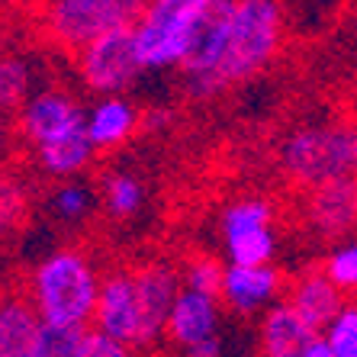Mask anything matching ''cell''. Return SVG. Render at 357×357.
<instances>
[{
  "instance_id": "d6986e66",
  "label": "cell",
  "mask_w": 357,
  "mask_h": 357,
  "mask_svg": "<svg viewBox=\"0 0 357 357\" xmlns=\"http://www.w3.org/2000/svg\"><path fill=\"white\" fill-rule=\"evenodd\" d=\"M145 199L149 190L145 183L132 174V171H113V174L103 177V193H100V203L113 219L126 222V219H135L145 209Z\"/></svg>"
},
{
  "instance_id": "5b68a950",
  "label": "cell",
  "mask_w": 357,
  "mask_h": 357,
  "mask_svg": "<svg viewBox=\"0 0 357 357\" xmlns=\"http://www.w3.org/2000/svg\"><path fill=\"white\" fill-rule=\"evenodd\" d=\"M142 7L139 0H55L42 7V26L52 42L77 55L100 36L135 26Z\"/></svg>"
},
{
  "instance_id": "83f0119b",
  "label": "cell",
  "mask_w": 357,
  "mask_h": 357,
  "mask_svg": "<svg viewBox=\"0 0 357 357\" xmlns=\"http://www.w3.org/2000/svg\"><path fill=\"white\" fill-rule=\"evenodd\" d=\"M351 132H354V161H357V123L351 126Z\"/></svg>"
},
{
  "instance_id": "7a4b0ae2",
  "label": "cell",
  "mask_w": 357,
  "mask_h": 357,
  "mask_svg": "<svg viewBox=\"0 0 357 357\" xmlns=\"http://www.w3.org/2000/svg\"><path fill=\"white\" fill-rule=\"evenodd\" d=\"M287 13L274 0H232L222 26V55L216 68V93L255 77L277 59Z\"/></svg>"
},
{
  "instance_id": "7402d4cb",
  "label": "cell",
  "mask_w": 357,
  "mask_h": 357,
  "mask_svg": "<svg viewBox=\"0 0 357 357\" xmlns=\"http://www.w3.org/2000/svg\"><path fill=\"white\" fill-rule=\"evenodd\" d=\"M26 206H29V197L23 183L13 177H0V235L20 229V222L26 219Z\"/></svg>"
},
{
  "instance_id": "6da1fadb",
  "label": "cell",
  "mask_w": 357,
  "mask_h": 357,
  "mask_svg": "<svg viewBox=\"0 0 357 357\" xmlns=\"http://www.w3.org/2000/svg\"><path fill=\"white\" fill-rule=\"evenodd\" d=\"M103 274L91 255L77 245L45 251L26 277L23 296L33 303L42 325L68 328V332H91L97 312Z\"/></svg>"
},
{
  "instance_id": "ffe728a7",
  "label": "cell",
  "mask_w": 357,
  "mask_h": 357,
  "mask_svg": "<svg viewBox=\"0 0 357 357\" xmlns=\"http://www.w3.org/2000/svg\"><path fill=\"white\" fill-rule=\"evenodd\" d=\"M322 271L344 296H357V238L328 248V255L322 258Z\"/></svg>"
},
{
  "instance_id": "30bf717a",
  "label": "cell",
  "mask_w": 357,
  "mask_h": 357,
  "mask_svg": "<svg viewBox=\"0 0 357 357\" xmlns=\"http://www.w3.org/2000/svg\"><path fill=\"white\" fill-rule=\"evenodd\" d=\"M287 296V280L274 264L264 267H235L225 264L222 290H219V303L222 309L235 312L241 319L264 316L277 303H283Z\"/></svg>"
},
{
  "instance_id": "2e32d148",
  "label": "cell",
  "mask_w": 357,
  "mask_h": 357,
  "mask_svg": "<svg viewBox=\"0 0 357 357\" xmlns=\"http://www.w3.org/2000/svg\"><path fill=\"white\" fill-rule=\"evenodd\" d=\"M142 129V113L132 100L126 97H103L87 109V135L91 145L100 151H116Z\"/></svg>"
},
{
  "instance_id": "ba28073f",
  "label": "cell",
  "mask_w": 357,
  "mask_h": 357,
  "mask_svg": "<svg viewBox=\"0 0 357 357\" xmlns=\"http://www.w3.org/2000/svg\"><path fill=\"white\" fill-rule=\"evenodd\" d=\"M17 132L29 151H49L87 135V109L61 87H39L17 113Z\"/></svg>"
},
{
  "instance_id": "9c48e42d",
  "label": "cell",
  "mask_w": 357,
  "mask_h": 357,
  "mask_svg": "<svg viewBox=\"0 0 357 357\" xmlns=\"http://www.w3.org/2000/svg\"><path fill=\"white\" fill-rule=\"evenodd\" d=\"M145 71L135 52L132 26L129 29H113V33L100 36L84 52H77V75L84 87L93 91L100 100L103 97H123L139 75Z\"/></svg>"
},
{
  "instance_id": "5bb4252c",
  "label": "cell",
  "mask_w": 357,
  "mask_h": 357,
  "mask_svg": "<svg viewBox=\"0 0 357 357\" xmlns=\"http://www.w3.org/2000/svg\"><path fill=\"white\" fill-rule=\"evenodd\" d=\"M0 357H42V319L23 290L0 293Z\"/></svg>"
},
{
  "instance_id": "8992f818",
  "label": "cell",
  "mask_w": 357,
  "mask_h": 357,
  "mask_svg": "<svg viewBox=\"0 0 357 357\" xmlns=\"http://www.w3.org/2000/svg\"><path fill=\"white\" fill-rule=\"evenodd\" d=\"M93 332L107 335L129 351H145L158 344L149 316H145V306H142L132 267H113L103 274L97 312H93Z\"/></svg>"
},
{
  "instance_id": "d4e9b609",
  "label": "cell",
  "mask_w": 357,
  "mask_h": 357,
  "mask_svg": "<svg viewBox=\"0 0 357 357\" xmlns=\"http://www.w3.org/2000/svg\"><path fill=\"white\" fill-rule=\"evenodd\" d=\"M84 332H68V328H52L42 325V357H71Z\"/></svg>"
},
{
  "instance_id": "e0dca14e",
  "label": "cell",
  "mask_w": 357,
  "mask_h": 357,
  "mask_svg": "<svg viewBox=\"0 0 357 357\" xmlns=\"http://www.w3.org/2000/svg\"><path fill=\"white\" fill-rule=\"evenodd\" d=\"M100 206V193L93 190L87 181H61L55 183L45 197V209L52 213V219L68 229H77L81 222L93 216V209Z\"/></svg>"
},
{
  "instance_id": "52a82bcc",
  "label": "cell",
  "mask_w": 357,
  "mask_h": 357,
  "mask_svg": "<svg viewBox=\"0 0 357 357\" xmlns=\"http://www.w3.org/2000/svg\"><path fill=\"white\" fill-rule=\"evenodd\" d=\"M219 235L229 264L235 267H264L277 255L274 206L264 197H238L222 209Z\"/></svg>"
},
{
  "instance_id": "44dd1931",
  "label": "cell",
  "mask_w": 357,
  "mask_h": 357,
  "mask_svg": "<svg viewBox=\"0 0 357 357\" xmlns=\"http://www.w3.org/2000/svg\"><path fill=\"white\" fill-rule=\"evenodd\" d=\"M222 277H225V264L216 261L213 255H193V258L181 267L183 290L206 293V296H219V290H222Z\"/></svg>"
},
{
  "instance_id": "4fadbf2b",
  "label": "cell",
  "mask_w": 357,
  "mask_h": 357,
  "mask_svg": "<svg viewBox=\"0 0 357 357\" xmlns=\"http://www.w3.org/2000/svg\"><path fill=\"white\" fill-rule=\"evenodd\" d=\"M287 303L296 309V316L316 328L319 335L338 319V312L348 306V296L325 277L322 267H309L287 287Z\"/></svg>"
},
{
  "instance_id": "603a6c76",
  "label": "cell",
  "mask_w": 357,
  "mask_h": 357,
  "mask_svg": "<svg viewBox=\"0 0 357 357\" xmlns=\"http://www.w3.org/2000/svg\"><path fill=\"white\" fill-rule=\"evenodd\" d=\"M322 338L338 357H357V303L341 309L338 319L322 332Z\"/></svg>"
},
{
  "instance_id": "4316f807",
  "label": "cell",
  "mask_w": 357,
  "mask_h": 357,
  "mask_svg": "<svg viewBox=\"0 0 357 357\" xmlns=\"http://www.w3.org/2000/svg\"><path fill=\"white\" fill-rule=\"evenodd\" d=\"M303 357H338V354H335V351L328 348V341H325L322 335H319V338L312 341V344H309L306 351H303Z\"/></svg>"
},
{
  "instance_id": "9a60e30c",
  "label": "cell",
  "mask_w": 357,
  "mask_h": 357,
  "mask_svg": "<svg viewBox=\"0 0 357 357\" xmlns=\"http://www.w3.org/2000/svg\"><path fill=\"white\" fill-rule=\"evenodd\" d=\"M316 338H319V332L309 328V325L296 316V309H293L287 299L261 316V325H258L261 357H303V351Z\"/></svg>"
},
{
  "instance_id": "484cf974",
  "label": "cell",
  "mask_w": 357,
  "mask_h": 357,
  "mask_svg": "<svg viewBox=\"0 0 357 357\" xmlns=\"http://www.w3.org/2000/svg\"><path fill=\"white\" fill-rule=\"evenodd\" d=\"M171 123H174V109H167V107H155L149 113H142V129L145 132H161Z\"/></svg>"
},
{
  "instance_id": "277c9868",
  "label": "cell",
  "mask_w": 357,
  "mask_h": 357,
  "mask_svg": "<svg viewBox=\"0 0 357 357\" xmlns=\"http://www.w3.org/2000/svg\"><path fill=\"white\" fill-rule=\"evenodd\" d=\"M213 0H151L132 26L135 52L145 71L183 68L203 29Z\"/></svg>"
},
{
  "instance_id": "f546056e",
  "label": "cell",
  "mask_w": 357,
  "mask_h": 357,
  "mask_svg": "<svg viewBox=\"0 0 357 357\" xmlns=\"http://www.w3.org/2000/svg\"><path fill=\"white\" fill-rule=\"evenodd\" d=\"M139 357H145V354H139Z\"/></svg>"
},
{
  "instance_id": "3957f363",
  "label": "cell",
  "mask_w": 357,
  "mask_h": 357,
  "mask_svg": "<svg viewBox=\"0 0 357 357\" xmlns=\"http://www.w3.org/2000/svg\"><path fill=\"white\" fill-rule=\"evenodd\" d=\"M277 165L287 181L306 190L354 177V132L335 123H303L280 139Z\"/></svg>"
},
{
  "instance_id": "8fae6325",
  "label": "cell",
  "mask_w": 357,
  "mask_h": 357,
  "mask_svg": "<svg viewBox=\"0 0 357 357\" xmlns=\"http://www.w3.org/2000/svg\"><path fill=\"white\" fill-rule=\"evenodd\" d=\"M222 303L219 296H206V293L181 290L177 303L171 306V316L165 325V338L171 348L183 351L206 344L213 338H222Z\"/></svg>"
},
{
  "instance_id": "f1b7e54d",
  "label": "cell",
  "mask_w": 357,
  "mask_h": 357,
  "mask_svg": "<svg viewBox=\"0 0 357 357\" xmlns=\"http://www.w3.org/2000/svg\"><path fill=\"white\" fill-rule=\"evenodd\" d=\"M0 149H3V119H0Z\"/></svg>"
},
{
  "instance_id": "cb8c5ba5",
  "label": "cell",
  "mask_w": 357,
  "mask_h": 357,
  "mask_svg": "<svg viewBox=\"0 0 357 357\" xmlns=\"http://www.w3.org/2000/svg\"><path fill=\"white\" fill-rule=\"evenodd\" d=\"M71 357H132V351L91 328V332L81 335V341H77V348L71 351Z\"/></svg>"
},
{
  "instance_id": "ac0fdd59",
  "label": "cell",
  "mask_w": 357,
  "mask_h": 357,
  "mask_svg": "<svg viewBox=\"0 0 357 357\" xmlns=\"http://www.w3.org/2000/svg\"><path fill=\"white\" fill-rule=\"evenodd\" d=\"M39 91L36 81V65L20 52H0V113H13L33 100Z\"/></svg>"
},
{
  "instance_id": "7c38bea8",
  "label": "cell",
  "mask_w": 357,
  "mask_h": 357,
  "mask_svg": "<svg viewBox=\"0 0 357 357\" xmlns=\"http://www.w3.org/2000/svg\"><path fill=\"white\" fill-rule=\"evenodd\" d=\"M306 225L319 238H344L357 229V177L325 183L309 190L306 197Z\"/></svg>"
}]
</instances>
